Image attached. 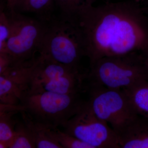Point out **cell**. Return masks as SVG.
<instances>
[{"label": "cell", "instance_id": "obj_10", "mask_svg": "<svg viewBox=\"0 0 148 148\" xmlns=\"http://www.w3.org/2000/svg\"><path fill=\"white\" fill-rule=\"evenodd\" d=\"M86 76V74L81 72L69 74L49 81L38 90L31 92L46 91L61 94L82 92Z\"/></svg>", "mask_w": 148, "mask_h": 148}, {"label": "cell", "instance_id": "obj_19", "mask_svg": "<svg viewBox=\"0 0 148 148\" xmlns=\"http://www.w3.org/2000/svg\"><path fill=\"white\" fill-rule=\"evenodd\" d=\"M3 8L1 7L0 11V53H6L11 33L10 18Z\"/></svg>", "mask_w": 148, "mask_h": 148}, {"label": "cell", "instance_id": "obj_2", "mask_svg": "<svg viewBox=\"0 0 148 148\" xmlns=\"http://www.w3.org/2000/svg\"><path fill=\"white\" fill-rule=\"evenodd\" d=\"M88 83L112 89L124 90L148 80L143 53L101 58L90 66Z\"/></svg>", "mask_w": 148, "mask_h": 148}, {"label": "cell", "instance_id": "obj_20", "mask_svg": "<svg viewBox=\"0 0 148 148\" xmlns=\"http://www.w3.org/2000/svg\"><path fill=\"white\" fill-rule=\"evenodd\" d=\"M17 0H7V7L9 12H13L15 11Z\"/></svg>", "mask_w": 148, "mask_h": 148}, {"label": "cell", "instance_id": "obj_11", "mask_svg": "<svg viewBox=\"0 0 148 148\" xmlns=\"http://www.w3.org/2000/svg\"><path fill=\"white\" fill-rule=\"evenodd\" d=\"M22 121L32 134L37 148H62L53 138V127L36 121L26 112H21Z\"/></svg>", "mask_w": 148, "mask_h": 148}, {"label": "cell", "instance_id": "obj_17", "mask_svg": "<svg viewBox=\"0 0 148 148\" xmlns=\"http://www.w3.org/2000/svg\"><path fill=\"white\" fill-rule=\"evenodd\" d=\"M36 144L29 129L23 121L17 122L9 148H34Z\"/></svg>", "mask_w": 148, "mask_h": 148}, {"label": "cell", "instance_id": "obj_12", "mask_svg": "<svg viewBox=\"0 0 148 148\" xmlns=\"http://www.w3.org/2000/svg\"><path fill=\"white\" fill-rule=\"evenodd\" d=\"M23 111L24 108L20 104L14 106L0 103V148L9 147L18 122L14 116Z\"/></svg>", "mask_w": 148, "mask_h": 148}, {"label": "cell", "instance_id": "obj_5", "mask_svg": "<svg viewBox=\"0 0 148 148\" xmlns=\"http://www.w3.org/2000/svg\"><path fill=\"white\" fill-rule=\"evenodd\" d=\"M84 89L88 93L87 103L92 112L110 125L116 135L138 115L123 90L89 83Z\"/></svg>", "mask_w": 148, "mask_h": 148}, {"label": "cell", "instance_id": "obj_21", "mask_svg": "<svg viewBox=\"0 0 148 148\" xmlns=\"http://www.w3.org/2000/svg\"><path fill=\"white\" fill-rule=\"evenodd\" d=\"M144 63L148 71V50L143 53Z\"/></svg>", "mask_w": 148, "mask_h": 148}, {"label": "cell", "instance_id": "obj_18", "mask_svg": "<svg viewBox=\"0 0 148 148\" xmlns=\"http://www.w3.org/2000/svg\"><path fill=\"white\" fill-rule=\"evenodd\" d=\"M53 138L62 148H92L69 133L62 131L58 127H53L52 130Z\"/></svg>", "mask_w": 148, "mask_h": 148}, {"label": "cell", "instance_id": "obj_13", "mask_svg": "<svg viewBox=\"0 0 148 148\" xmlns=\"http://www.w3.org/2000/svg\"><path fill=\"white\" fill-rule=\"evenodd\" d=\"M123 90L136 113L148 119V80Z\"/></svg>", "mask_w": 148, "mask_h": 148}, {"label": "cell", "instance_id": "obj_1", "mask_svg": "<svg viewBox=\"0 0 148 148\" xmlns=\"http://www.w3.org/2000/svg\"><path fill=\"white\" fill-rule=\"evenodd\" d=\"M69 20L78 31L90 66L104 57L148 50V19L134 0L89 6Z\"/></svg>", "mask_w": 148, "mask_h": 148}, {"label": "cell", "instance_id": "obj_15", "mask_svg": "<svg viewBox=\"0 0 148 148\" xmlns=\"http://www.w3.org/2000/svg\"><path fill=\"white\" fill-rule=\"evenodd\" d=\"M25 90L3 75H0V103L17 106L20 105Z\"/></svg>", "mask_w": 148, "mask_h": 148}, {"label": "cell", "instance_id": "obj_22", "mask_svg": "<svg viewBox=\"0 0 148 148\" xmlns=\"http://www.w3.org/2000/svg\"><path fill=\"white\" fill-rule=\"evenodd\" d=\"M134 1H135L138 2L140 3V2L141 1H143L144 0H134Z\"/></svg>", "mask_w": 148, "mask_h": 148}, {"label": "cell", "instance_id": "obj_3", "mask_svg": "<svg viewBox=\"0 0 148 148\" xmlns=\"http://www.w3.org/2000/svg\"><path fill=\"white\" fill-rule=\"evenodd\" d=\"M81 92L61 94L49 91L24 92L20 105L33 119L51 127H63L82 108Z\"/></svg>", "mask_w": 148, "mask_h": 148}, {"label": "cell", "instance_id": "obj_4", "mask_svg": "<svg viewBox=\"0 0 148 148\" xmlns=\"http://www.w3.org/2000/svg\"><path fill=\"white\" fill-rule=\"evenodd\" d=\"M46 26L38 52L39 55L60 64L80 70L85 56L81 38L76 27L63 18H51Z\"/></svg>", "mask_w": 148, "mask_h": 148}, {"label": "cell", "instance_id": "obj_9", "mask_svg": "<svg viewBox=\"0 0 148 148\" xmlns=\"http://www.w3.org/2000/svg\"><path fill=\"white\" fill-rule=\"evenodd\" d=\"M117 136L120 148H148V119L138 115Z\"/></svg>", "mask_w": 148, "mask_h": 148}, {"label": "cell", "instance_id": "obj_6", "mask_svg": "<svg viewBox=\"0 0 148 148\" xmlns=\"http://www.w3.org/2000/svg\"><path fill=\"white\" fill-rule=\"evenodd\" d=\"M11 33L6 53L15 63H23L34 58L38 51L46 22L23 15L20 12H8Z\"/></svg>", "mask_w": 148, "mask_h": 148}, {"label": "cell", "instance_id": "obj_8", "mask_svg": "<svg viewBox=\"0 0 148 148\" xmlns=\"http://www.w3.org/2000/svg\"><path fill=\"white\" fill-rule=\"evenodd\" d=\"M78 72H80V70L39 55L35 60L28 90L36 91L49 81Z\"/></svg>", "mask_w": 148, "mask_h": 148}, {"label": "cell", "instance_id": "obj_16", "mask_svg": "<svg viewBox=\"0 0 148 148\" xmlns=\"http://www.w3.org/2000/svg\"><path fill=\"white\" fill-rule=\"evenodd\" d=\"M96 0H54L61 12V18L69 19L80 11L93 5Z\"/></svg>", "mask_w": 148, "mask_h": 148}, {"label": "cell", "instance_id": "obj_14", "mask_svg": "<svg viewBox=\"0 0 148 148\" xmlns=\"http://www.w3.org/2000/svg\"><path fill=\"white\" fill-rule=\"evenodd\" d=\"M54 3V0H17L15 11L34 13L47 21L52 18L51 13Z\"/></svg>", "mask_w": 148, "mask_h": 148}, {"label": "cell", "instance_id": "obj_7", "mask_svg": "<svg viewBox=\"0 0 148 148\" xmlns=\"http://www.w3.org/2000/svg\"><path fill=\"white\" fill-rule=\"evenodd\" d=\"M63 128L92 148H120L113 130L94 114L87 101Z\"/></svg>", "mask_w": 148, "mask_h": 148}, {"label": "cell", "instance_id": "obj_23", "mask_svg": "<svg viewBox=\"0 0 148 148\" xmlns=\"http://www.w3.org/2000/svg\"><path fill=\"white\" fill-rule=\"evenodd\" d=\"M107 1H110V0H107Z\"/></svg>", "mask_w": 148, "mask_h": 148}]
</instances>
